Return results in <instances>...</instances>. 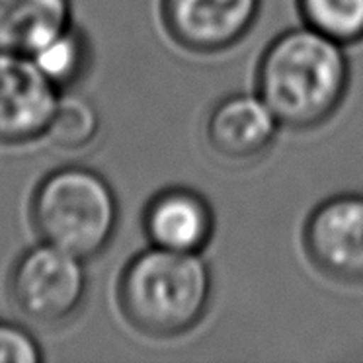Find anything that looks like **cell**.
Returning a JSON list of instances; mask_svg holds the SVG:
<instances>
[{
	"label": "cell",
	"mask_w": 363,
	"mask_h": 363,
	"mask_svg": "<svg viewBox=\"0 0 363 363\" xmlns=\"http://www.w3.org/2000/svg\"><path fill=\"white\" fill-rule=\"evenodd\" d=\"M100 131V113L86 98L77 94H61L48 137L59 149L77 150L94 141Z\"/></svg>",
	"instance_id": "cell-13"
},
{
	"label": "cell",
	"mask_w": 363,
	"mask_h": 363,
	"mask_svg": "<svg viewBox=\"0 0 363 363\" xmlns=\"http://www.w3.org/2000/svg\"><path fill=\"white\" fill-rule=\"evenodd\" d=\"M350 88L346 45L308 26L279 33L264 49L256 94L281 127L308 131L340 110Z\"/></svg>",
	"instance_id": "cell-1"
},
{
	"label": "cell",
	"mask_w": 363,
	"mask_h": 363,
	"mask_svg": "<svg viewBox=\"0 0 363 363\" xmlns=\"http://www.w3.org/2000/svg\"><path fill=\"white\" fill-rule=\"evenodd\" d=\"M303 245L320 274L342 284H363V194H338L311 211Z\"/></svg>",
	"instance_id": "cell-5"
},
{
	"label": "cell",
	"mask_w": 363,
	"mask_h": 363,
	"mask_svg": "<svg viewBox=\"0 0 363 363\" xmlns=\"http://www.w3.org/2000/svg\"><path fill=\"white\" fill-rule=\"evenodd\" d=\"M281 123L258 94H230L215 104L206 121V139L217 157L252 162L276 143Z\"/></svg>",
	"instance_id": "cell-8"
},
{
	"label": "cell",
	"mask_w": 363,
	"mask_h": 363,
	"mask_svg": "<svg viewBox=\"0 0 363 363\" xmlns=\"http://www.w3.org/2000/svg\"><path fill=\"white\" fill-rule=\"evenodd\" d=\"M262 0H162V24L174 43L211 55L235 48L252 30Z\"/></svg>",
	"instance_id": "cell-7"
},
{
	"label": "cell",
	"mask_w": 363,
	"mask_h": 363,
	"mask_svg": "<svg viewBox=\"0 0 363 363\" xmlns=\"http://www.w3.org/2000/svg\"><path fill=\"white\" fill-rule=\"evenodd\" d=\"M213 276L201 254L158 246L135 254L118 281V303L135 330L152 338H176L206 316Z\"/></svg>",
	"instance_id": "cell-2"
},
{
	"label": "cell",
	"mask_w": 363,
	"mask_h": 363,
	"mask_svg": "<svg viewBox=\"0 0 363 363\" xmlns=\"http://www.w3.org/2000/svg\"><path fill=\"white\" fill-rule=\"evenodd\" d=\"M43 350L32 332L16 323L0 320V363H40Z\"/></svg>",
	"instance_id": "cell-14"
},
{
	"label": "cell",
	"mask_w": 363,
	"mask_h": 363,
	"mask_svg": "<svg viewBox=\"0 0 363 363\" xmlns=\"http://www.w3.org/2000/svg\"><path fill=\"white\" fill-rule=\"evenodd\" d=\"M150 246L174 252L203 254L215 233V213L203 194L186 186L157 191L143 211Z\"/></svg>",
	"instance_id": "cell-9"
},
{
	"label": "cell",
	"mask_w": 363,
	"mask_h": 363,
	"mask_svg": "<svg viewBox=\"0 0 363 363\" xmlns=\"http://www.w3.org/2000/svg\"><path fill=\"white\" fill-rule=\"evenodd\" d=\"M30 219L40 240L86 262L100 256L116 237L119 201L100 172L63 166L35 186Z\"/></svg>",
	"instance_id": "cell-3"
},
{
	"label": "cell",
	"mask_w": 363,
	"mask_h": 363,
	"mask_svg": "<svg viewBox=\"0 0 363 363\" xmlns=\"http://www.w3.org/2000/svg\"><path fill=\"white\" fill-rule=\"evenodd\" d=\"M32 59L41 72L63 92L65 88H71L82 79L90 61V48L86 38L72 26L40 51H35Z\"/></svg>",
	"instance_id": "cell-12"
},
{
	"label": "cell",
	"mask_w": 363,
	"mask_h": 363,
	"mask_svg": "<svg viewBox=\"0 0 363 363\" xmlns=\"http://www.w3.org/2000/svg\"><path fill=\"white\" fill-rule=\"evenodd\" d=\"M69 28L71 0H0V51L32 57Z\"/></svg>",
	"instance_id": "cell-10"
},
{
	"label": "cell",
	"mask_w": 363,
	"mask_h": 363,
	"mask_svg": "<svg viewBox=\"0 0 363 363\" xmlns=\"http://www.w3.org/2000/svg\"><path fill=\"white\" fill-rule=\"evenodd\" d=\"M305 26L342 45L363 41V0H297Z\"/></svg>",
	"instance_id": "cell-11"
},
{
	"label": "cell",
	"mask_w": 363,
	"mask_h": 363,
	"mask_svg": "<svg viewBox=\"0 0 363 363\" xmlns=\"http://www.w3.org/2000/svg\"><path fill=\"white\" fill-rule=\"evenodd\" d=\"M61 94L32 57L0 51V145L43 139Z\"/></svg>",
	"instance_id": "cell-6"
},
{
	"label": "cell",
	"mask_w": 363,
	"mask_h": 363,
	"mask_svg": "<svg viewBox=\"0 0 363 363\" xmlns=\"http://www.w3.org/2000/svg\"><path fill=\"white\" fill-rule=\"evenodd\" d=\"M9 299L38 326H61L79 313L88 293L84 260L40 240L20 254L9 274Z\"/></svg>",
	"instance_id": "cell-4"
}]
</instances>
